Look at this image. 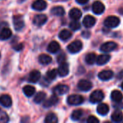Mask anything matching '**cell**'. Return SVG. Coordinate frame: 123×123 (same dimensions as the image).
Here are the masks:
<instances>
[{
  "instance_id": "6da1fadb",
  "label": "cell",
  "mask_w": 123,
  "mask_h": 123,
  "mask_svg": "<svg viewBox=\"0 0 123 123\" xmlns=\"http://www.w3.org/2000/svg\"><path fill=\"white\" fill-rule=\"evenodd\" d=\"M120 23V19L116 16H109L104 20V25L107 27L113 28L117 27Z\"/></svg>"
},
{
  "instance_id": "7a4b0ae2",
  "label": "cell",
  "mask_w": 123,
  "mask_h": 123,
  "mask_svg": "<svg viewBox=\"0 0 123 123\" xmlns=\"http://www.w3.org/2000/svg\"><path fill=\"white\" fill-rule=\"evenodd\" d=\"M104 98V94L101 90H96L93 92L90 96V102L93 104L101 102Z\"/></svg>"
},
{
  "instance_id": "3957f363",
  "label": "cell",
  "mask_w": 123,
  "mask_h": 123,
  "mask_svg": "<svg viewBox=\"0 0 123 123\" xmlns=\"http://www.w3.org/2000/svg\"><path fill=\"white\" fill-rule=\"evenodd\" d=\"M83 48V43L80 40H75L67 46V50L71 53H77Z\"/></svg>"
},
{
  "instance_id": "277c9868",
  "label": "cell",
  "mask_w": 123,
  "mask_h": 123,
  "mask_svg": "<svg viewBox=\"0 0 123 123\" xmlns=\"http://www.w3.org/2000/svg\"><path fill=\"white\" fill-rule=\"evenodd\" d=\"M84 102V98L81 95L73 94L70 95L67 98V103L70 105H79Z\"/></svg>"
},
{
  "instance_id": "5b68a950",
  "label": "cell",
  "mask_w": 123,
  "mask_h": 123,
  "mask_svg": "<svg viewBox=\"0 0 123 123\" xmlns=\"http://www.w3.org/2000/svg\"><path fill=\"white\" fill-rule=\"evenodd\" d=\"M117 47V44L116 43L112 41H109L102 44L100 48V50L104 53H109L115 50Z\"/></svg>"
},
{
  "instance_id": "8992f818",
  "label": "cell",
  "mask_w": 123,
  "mask_h": 123,
  "mask_svg": "<svg viewBox=\"0 0 123 123\" xmlns=\"http://www.w3.org/2000/svg\"><path fill=\"white\" fill-rule=\"evenodd\" d=\"M13 23L14 27L16 30H21L25 25V22L22 19V17L21 15H15L13 17Z\"/></svg>"
},
{
  "instance_id": "52a82bcc",
  "label": "cell",
  "mask_w": 123,
  "mask_h": 123,
  "mask_svg": "<svg viewBox=\"0 0 123 123\" xmlns=\"http://www.w3.org/2000/svg\"><path fill=\"white\" fill-rule=\"evenodd\" d=\"M104 9H105V6L102 2H101L99 1H96L95 2H94V4L92 5V10L94 14H101L104 12Z\"/></svg>"
},
{
  "instance_id": "ba28073f",
  "label": "cell",
  "mask_w": 123,
  "mask_h": 123,
  "mask_svg": "<svg viewBox=\"0 0 123 123\" xmlns=\"http://www.w3.org/2000/svg\"><path fill=\"white\" fill-rule=\"evenodd\" d=\"M57 72H58L59 76L62 77L67 76L69 74V64L66 63L65 61L61 63L57 70Z\"/></svg>"
},
{
  "instance_id": "9c48e42d",
  "label": "cell",
  "mask_w": 123,
  "mask_h": 123,
  "mask_svg": "<svg viewBox=\"0 0 123 123\" xmlns=\"http://www.w3.org/2000/svg\"><path fill=\"white\" fill-rule=\"evenodd\" d=\"M78 87L83 92H88L92 88V84L91 81L85 79L80 80L78 84Z\"/></svg>"
},
{
  "instance_id": "30bf717a",
  "label": "cell",
  "mask_w": 123,
  "mask_h": 123,
  "mask_svg": "<svg viewBox=\"0 0 123 123\" xmlns=\"http://www.w3.org/2000/svg\"><path fill=\"white\" fill-rule=\"evenodd\" d=\"M69 92V86L65 84H60L57 86L54 89V94L55 95H63Z\"/></svg>"
},
{
  "instance_id": "8fae6325",
  "label": "cell",
  "mask_w": 123,
  "mask_h": 123,
  "mask_svg": "<svg viewBox=\"0 0 123 123\" xmlns=\"http://www.w3.org/2000/svg\"><path fill=\"white\" fill-rule=\"evenodd\" d=\"M47 21V17L45 14H38L36 15L33 18V22L37 26H41L44 25Z\"/></svg>"
},
{
  "instance_id": "7c38bea8",
  "label": "cell",
  "mask_w": 123,
  "mask_h": 123,
  "mask_svg": "<svg viewBox=\"0 0 123 123\" xmlns=\"http://www.w3.org/2000/svg\"><path fill=\"white\" fill-rule=\"evenodd\" d=\"M46 2L44 0H36L32 4L33 9L37 11L44 10L46 8Z\"/></svg>"
},
{
  "instance_id": "4fadbf2b",
  "label": "cell",
  "mask_w": 123,
  "mask_h": 123,
  "mask_svg": "<svg viewBox=\"0 0 123 123\" xmlns=\"http://www.w3.org/2000/svg\"><path fill=\"white\" fill-rule=\"evenodd\" d=\"M12 104V99L8 94H3L0 97V105L4 107H10Z\"/></svg>"
},
{
  "instance_id": "5bb4252c",
  "label": "cell",
  "mask_w": 123,
  "mask_h": 123,
  "mask_svg": "<svg viewBox=\"0 0 123 123\" xmlns=\"http://www.w3.org/2000/svg\"><path fill=\"white\" fill-rule=\"evenodd\" d=\"M83 24L86 27H92L96 24V19L91 15H86L83 18Z\"/></svg>"
},
{
  "instance_id": "9a60e30c",
  "label": "cell",
  "mask_w": 123,
  "mask_h": 123,
  "mask_svg": "<svg viewBox=\"0 0 123 123\" xmlns=\"http://www.w3.org/2000/svg\"><path fill=\"white\" fill-rule=\"evenodd\" d=\"M110 58H111V56L109 54H101V55H99L98 57H96V63L99 66L104 65L109 61Z\"/></svg>"
},
{
  "instance_id": "2e32d148",
  "label": "cell",
  "mask_w": 123,
  "mask_h": 123,
  "mask_svg": "<svg viewBox=\"0 0 123 123\" xmlns=\"http://www.w3.org/2000/svg\"><path fill=\"white\" fill-rule=\"evenodd\" d=\"M113 72L112 71H109V70H104L101 71L98 76L99 78V79L102 80V81H108L109 79H111L113 77Z\"/></svg>"
},
{
  "instance_id": "e0dca14e",
  "label": "cell",
  "mask_w": 123,
  "mask_h": 123,
  "mask_svg": "<svg viewBox=\"0 0 123 123\" xmlns=\"http://www.w3.org/2000/svg\"><path fill=\"white\" fill-rule=\"evenodd\" d=\"M41 78V73L38 71L34 70L32 71L30 74H29V78H28V81L30 83L35 84Z\"/></svg>"
},
{
  "instance_id": "ac0fdd59",
  "label": "cell",
  "mask_w": 123,
  "mask_h": 123,
  "mask_svg": "<svg viewBox=\"0 0 123 123\" xmlns=\"http://www.w3.org/2000/svg\"><path fill=\"white\" fill-rule=\"evenodd\" d=\"M69 16L71 19H72L74 20H78L81 17L82 12L78 8H72L69 12Z\"/></svg>"
},
{
  "instance_id": "d6986e66",
  "label": "cell",
  "mask_w": 123,
  "mask_h": 123,
  "mask_svg": "<svg viewBox=\"0 0 123 123\" xmlns=\"http://www.w3.org/2000/svg\"><path fill=\"white\" fill-rule=\"evenodd\" d=\"M58 102V98L57 95H52L51 97H49L47 100H46L43 102V107H51L55 105H57Z\"/></svg>"
},
{
  "instance_id": "ffe728a7",
  "label": "cell",
  "mask_w": 123,
  "mask_h": 123,
  "mask_svg": "<svg viewBox=\"0 0 123 123\" xmlns=\"http://www.w3.org/2000/svg\"><path fill=\"white\" fill-rule=\"evenodd\" d=\"M12 31L10 29L7 27H4L0 31V40H6L9 39L12 36Z\"/></svg>"
},
{
  "instance_id": "44dd1931",
  "label": "cell",
  "mask_w": 123,
  "mask_h": 123,
  "mask_svg": "<svg viewBox=\"0 0 123 123\" xmlns=\"http://www.w3.org/2000/svg\"><path fill=\"white\" fill-rule=\"evenodd\" d=\"M59 49H60V45L57 41L51 42L47 47L48 51L51 53H56L59 50Z\"/></svg>"
},
{
  "instance_id": "7402d4cb",
  "label": "cell",
  "mask_w": 123,
  "mask_h": 123,
  "mask_svg": "<svg viewBox=\"0 0 123 123\" xmlns=\"http://www.w3.org/2000/svg\"><path fill=\"white\" fill-rule=\"evenodd\" d=\"M111 99L112 101L120 103L123 101V94L118 90H115L111 94Z\"/></svg>"
},
{
  "instance_id": "603a6c76",
  "label": "cell",
  "mask_w": 123,
  "mask_h": 123,
  "mask_svg": "<svg viewBox=\"0 0 123 123\" xmlns=\"http://www.w3.org/2000/svg\"><path fill=\"white\" fill-rule=\"evenodd\" d=\"M109 111V107L107 104L102 103L98 105L97 107V112L100 115H106Z\"/></svg>"
},
{
  "instance_id": "cb8c5ba5",
  "label": "cell",
  "mask_w": 123,
  "mask_h": 123,
  "mask_svg": "<svg viewBox=\"0 0 123 123\" xmlns=\"http://www.w3.org/2000/svg\"><path fill=\"white\" fill-rule=\"evenodd\" d=\"M38 61L42 65H48L52 61V58L49 55L41 54L38 57Z\"/></svg>"
},
{
  "instance_id": "d4e9b609",
  "label": "cell",
  "mask_w": 123,
  "mask_h": 123,
  "mask_svg": "<svg viewBox=\"0 0 123 123\" xmlns=\"http://www.w3.org/2000/svg\"><path fill=\"white\" fill-rule=\"evenodd\" d=\"M51 13L56 16H63L65 13V9L61 6H54L51 9Z\"/></svg>"
},
{
  "instance_id": "484cf974",
  "label": "cell",
  "mask_w": 123,
  "mask_h": 123,
  "mask_svg": "<svg viewBox=\"0 0 123 123\" xmlns=\"http://www.w3.org/2000/svg\"><path fill=\"white\" fill-rule=\"evenodd\" d=\"M22 91L24 92V94H25V96L30 97H32L35 92H36V89L35 87L32 86H30V85H26L23 87L22 89Z\"/></svg>"
},
{
  "instance_id": "4316f807",
  "label": "cell",
  "mask_w": 123,
  "mask_h": 123,
  "mask_svg": "<svg viewBox=\"0 0 123 123\" xmlns=\"http://www.w3.org/2000/svg\"><path fill=\"white\" fill-rule=\"evenodd\" d=\"M112 120L115 123H120L123 120V114L121 111H115L112 115Z\"/></svg>"
},
{
  "instance_id": "83f0119b",
  "label": "cell",
  "mask_w": 123,
  "mask_h": 123,
  "mask_svg": "<svg viewBox=\"0 0 123 123\" xmlns=\"http://www.w3.org/2000/svg\"><path fill=\"white\" fill-rule=\"evenodd\" d=\"M71 36H72V32L68 30H63L59 34V37L64 41L69 40L71 37Z\"/></svg>"
},
{
  "instance_id": "f1b7e54d",
  "label": "cell",
  "mask_w": 123,
  "mask_h": 123,
  "mask_svg": "<svg viewBox=\"0 0 123 123\" xmlns=\"http://www.w3.org/2000/svg\"><path fill=\"white\" fill-rule=\"evenodd\" d=\"M96 55L94 53H91L86 55V62L89 65H93L96 63Z\"/></svg>"
},
{
  "instance_id": "f546056e",
  "label": "cell",
  "mask_w": 123,
  "mask_h": 123,
  "mask_svg": "<svg viewBox=\"0 0 123 123\" xmlns=\"http://www.w3.org/2000/svg\"><path fill=\"white\" fill-rule=\"evenodd\" d=\"M83 114V112L82 110H76L72 112L71 115V119L74 121H78L82 117Z\"/></svg>"
},
{
  "instance_id": "4dcf8cb0",
  "label": "cell",
  "mask_w": 123,
  "mask_h": 123,
  "mask_svg": "<svg viewBox=\"0 0 123 123\" xmlns=\"http://www.w3.org/2000/svg\"><path fill=\"white\" fill-rule=\"evenodd\" d=\"M45 98H46V93L43 92H40L36 94L34 98V102L37 104H40L45 99Z\"/></svg>"
},
{
  "instance_id": "1f68e13d",
  "label": "cell",
  "mask_w": 123,
  "mask_h": 123,
  "mask_svg": "<svg viewBox=\"0 0 123 123\" xmlns=\"http://www.w3.org/2000/svg\"><path fill=\"white\" fill-rule=\"evenodd\" d=\"M58 122L57 117L54 113H49L46 115L45 118V123H56Z\"/></svg>"
},
{
  "instance_id": "d6a6232c",
  "label": "cell",
  "mask_w": 123,
  "mask_h": 123,
  "mask_svg": "<svg viewBox=\"0 0 123 123\" xmlns=\"http://www.w3.org/2000/svg\"><path fill=\"white\" fill-rule=\"evenodd\" d=\"M57 74H58V72H57V69L50 70L46 74V79H49V80H54L57 77Z\"/></svg>"
},
{
  "instance_id": "836d02e7",
  "label": "cell",
  "mask_w": 123,
  "mask_h": 123,
  "mask_svg": "<svg viewBox=\"0 0 123 123\" xmlns=\"http://www.w3.org/2000/svg\"><path fill=\"white\" fill-rule=\"evenodd\" d=\"M70 27L72 30L76 31L80 28V23L78 20H74L70 24Z\"/></svg>"
},
{
  "instance_id": "e575fe53",
  "label": "cell",
  "mask_w": 123,
  "mask_h": 123,
  "mask_svg": "<svg viewBox=\"0 0 123 123\" xmlns=\"http://www.w3.org/2000/svg\"><path fill=\"white\" fill-rule=\"evenodd\" d=\"M9 121V117L5 112L0 109V123H7Z\"/></svg>"
},
{
  "instance_id": "d590c367",
  "label": "cell",
  "mask_w": 123,
  "mask_h": 123,
  "mask_svg": "<svg viewBox=\"0 0 123 123\" xmlns=\"http://www.w3.org/2000/svg\"><path fill=\"white\" fill-rule=\"evenodd\" d=\"M87 123H99V120L94 116H90L88 119H87Z\"/></svg>"
},
{
  "instance_id": "8d00e7d4",
  "label": "cell",
  "mask_w": 123,
  "mask_h": 123,
  "mask_svg": "<svg viewBox=\"0 0 123 123\" xmlns=\"http://www.w3.org/2000/svg\"><path fill=\"white\" fill-rule=\"evenodd\" d=\"M65 58H66V56H65V55L64 53H62L61 54H59V56L57 57V61H58V63H61L62 62H65Z\"/></svg>"
},
{
  "instance_id": "74e56055",
  "label": "cell",
  "mask_w": 123,
  "mask_h": 123,
  "mask_svg": "<svg viewBox=\"0 0 123 123\" xmlns=\"http://www.w3.org/2000/svg\"><path fill=\"white\" fill-rule=\"evenodd\" d=\"M23 48V45L22 43H19L17 45H16L15 46H14V49L17 51H19V50H21Z\"/></svg>"
},
{
  "instance_id": "f35d334b",
  "label": "cell",
  "mask_w": 123,
  "mask_h": 123,
  "mask_svg": "<svg viewBox=\"0 0 123 123\" xmlns=\"http://www.w3.org/2000/svg\"><path fill=\"white\" fill-rule=\"evenodd\" d=\"M88 1H89V0H76V1H77L78 4H86Z\"/></svg>"
},
{
  "instance_id": "ab89813d",
  "label": "cell",
  "mask_w": 123,
  "mask_h": 123,
  "mask_svg": "<svg viewBox=\"0 0 123 123\" xmlns=\"http://www.w3.org/2000/svg\"><path fill=\"white\" fill-rule=\"evenodd\" d=\"M123 70L122 71H120V73H119L118 74V75H117V79H123Z\"/></svg>"
},
{
  "instance_id": "60d3db41",
  "label": "cell",
  "mask_w": 123,
  "mask_h": 123,
  "mask_svg": "<svg viewBox=\"0 0 123 123\" xmlns=\"http://www.w3.org/2000/svg\"><path fill=\"white\" fill-rule=\"evenodd\" d=\"M121 88H122V89L123 90V82L122 83V84H121Z\"/></svg>"
},
{
  "instance_id": "b9f144b4",
  "label": "cell",
  "mask_w": 123,
  "mask_h": 123,
  "mask_svg": "<svg viewBox=\"0 0 123 123\" xmlns=\"http://www.w3.org/2000/svg\"><path fill=\"white\" fill-rule=\"evenodd\" d=\"M63 1H67V0H63Z\"/></svg>"
},
{
  "instance_id": "7bdbcfd3",
  "label": "cell",
  "mask_w": 123,
  "mask_h": 123,
  "mask_svg": "<svg viewBox=\"0 0 123 123\" xmlns=\"http://www.w3.org/2000/svg\"><path fill=\"white\" fill-rule=\"evenodd\" d=\"M0 58H1V54H0Z\"/></svg>"
}]
</instances>
